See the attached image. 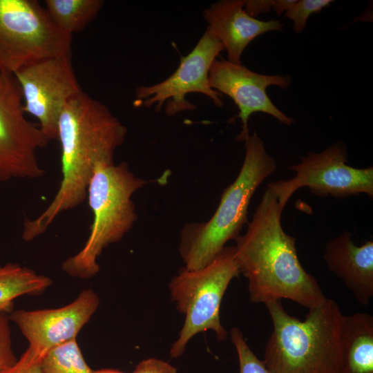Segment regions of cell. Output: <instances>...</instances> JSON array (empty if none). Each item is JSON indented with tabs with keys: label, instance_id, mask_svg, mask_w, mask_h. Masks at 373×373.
<instances>
[{
	"label": "cell",
	"instance_id": "obj_1",
	"mask_svg": "<svg viewBox=\"0 0 373 373\" xmlns=\"http://www.w3.org/2000/svg\"><path fill=\"white\" fill-rule=\"evenodd\" d=\"M126 127L108 106L83 91L68 101L57 122L61 146V180L48 206L35 218L25 219L22 238L31 241L44 233L63 211L86 198L95 166L113 163L125 139Z\"/></svg>",
	"mask_w": 373,
	"mask_h": 373
},
{
	"label": "cell",
	"instance_id": "obj_2",
	"mask_svg": "<svg viewBox=\"0 0 373 373\" xmlns=\"http://www.w3.org/2000/svg\"><path fill=\"white\" fill-rule=\"evenodd\" d=\"M285 206L271 183L267 185L246 232L235 240L234 259L248 280L254 303L289 299L308 309L326 300L316 278L299 261L296 240L285 232Z\"/></svg>",
	"mask_w": 373,
	"mask_h": 373
},
{
	"label": "cell",
	"instance_id": "obj_3",
	"mask_svg": "<svg viewBox=\"0 0 373 373\" xmlns=\"http://www.w3.org/2000/svg\"><path fill=\"white\" fill-rule=\"evenodd\" d=\"M273 324L262 360L271 373H341L343 315L327 298L303 321L289 315L281 300L265 303Z\"/></svg>",
	"mask_w": 373,
	"mask_h": 373
},
{
	"label": "cell",
	"instance_id": "obj_4",
	"mask_svg": "<svg viewBox=\"0 0 373 373\" xmlns=\"http://www.w3.org/2000/svg\"><path fill=\"white\" fill-rule=\"evenodd\" d=\"M245 156L241 169L222 193L213 216L205 222L187 224L182 229L180 254L190 270L209 265L230 240H235L247 223L248 207L257 188L276 168L256 132L245 140Z\"/></svg>",
	"mask_w": 373,
	"mask_h": 373
},
{
	"label": "cell",
	"instance_id": "obj_5",
	"mask_svg": "<svg viewBox=\"0 0 373 373\" xmlns=\"http://www.w3.org/2000/svg\"><path fill=\"white\" fill-rule=\"evenodd\" d=\"M146 183L126 162H99L95 166L86 195L93 215L90 233L82 249L62 263L64 272L80 278L98 273L97 260L103 249L119 241L137 220L132 196Z\"/></svg>",
	"mask_w": 373,
	"mask_h": 373
},
{
	"label": "cell",
	"instance_id": "obj_6",
	"mask_svg": "<svg viewBox=\"0 0 373 373\" xmlns=\"http://www.w3.org/2000/svg\"><path fill=\"white\" fill-rule=\"evenodd\" d=\"M240 274L234 259V247H224L204 267H185L171 280L169 289L177 309L185 316L178 339L170 350L172 358L181 356L191 338L207 330L224 341L227 332L220 322V309L229 283Z\"/></svg>",
	"mask_w": 373,
	"mask_h": 373
},
{
	"label": "cell",
	"instance_id": "obj_7",
	"mask_svg": "<svg viewBox=\"0 0 373 373\" xmlns=\"http://www.w3.org/2000/svg\"><path fill=\"white\" fill-rule=\"evenodd\" d=\"M71 35L35 0H0V72L14 75L35 61L70 54Z\"/></svg>",
	"mask_w": 373,
	"mask_h": 373
},
{
	"label": "cell",
	"instance_id": "obj_8",
	"mask_svg": "<svg viewBox=\"0 0 373 373\" xmlns=\"http://www.w3.org/2000/svg\"><path fill=\"white\" fill-rule=\"evenodd\" d=\"M48 142L38 124L25 117L14 75L0 72V183L42 177L36 153Z\"/></svg>",
	"mask_w": 373,
	"mask_h": 373
},
{
	"label": "cell",
	"instance_id": "obj_9",
	"mask_svg": "<svg viewBox=\"0 0 373 373\" xmlns=\"http://www.w3.org/2000/svg\"><path fill=\"white\" fill-rule=\"evenodd\" d=\"M343 142H336L320 153L309 152L300 162L289 166L296 175L288 180L271 182L279 200L285 206L291 195L307 187L318 197L342 198L361 193L373 197V168L349 166Z\"/></svg>",
	"mask_w": 373,
	"mask_h": 373
},
{
	"label": "cell",
	"instance_id": "obj_10",
	"mask_svg": "<svg viewBox=\"0 0 373 373\" xmlns=\"http://www.w3.org/2000/svg\"><path fill=\"white\" fill-rule=\"evenodd\" d=\"M223 50L221 43L205 30L194 48L180 57L178 68L167 79L156 84L137 87L134 104L146 108L155 106L156 111L164 105L165 113L171 117L195 110L197 106L186 97L189 93H198L209 97L217 107H222V95L210 87L209 72Z\"/></svg>",
	"mask_w": 373,
	"mask_h": 373
},
{
	"label": "cell",
	"instance_id": "obj_11",
	"mask_svg": "<svg viewBox=\"0 0 373 373\" xmlns=\"http://www.w3.org/2000/svg\"><path fill=\"white\" fill-rule=\"evenodd\" d=\"M13 75L21 88L24 113L38 120L48 142L57 140V122L63 108L69 99L82 92L70 54L35 61Z\"/></svg>",
	"mask_w": 373,
	"mask_h": 373
},
{
	"label": "cell",
	"instance_id": "obj_12",
	"mask_svg": "<svg viewBox=\"0 0 373 373\" xmlns=\"http://www.w3.org/2000/svg\"><path fill=\"white\" fill-rule=\"evenodd\" d=\"M209 83L212 89L229 96L238 106V117L242 122V131L237 137L239 141L244 142L249 135L248 121L254 113L268 114L287 126L294 123L292 118L273 104L267 93V88L270 86L282 89L288 88L290 79L287 76L259 74L242 64L216 58L209 72Z\"/></svg>",
	"mask_w": 373,
	"mask_h": 373
},
{
	"label": "cell",
	"instance_id": "obj_13",
	"mask_svg": "<svg viewBox=\"0 0 373 373\" xmlns=\"http://www.w3.org/2000/svg\"><path fill=\"white\" fill-rule=\"evenodd\" d=\"M99 305L97 294L92 289H86L62 307L18 309L10 312L9 318L28 341V348L43 358L54 347L76 338Z\"/></svg>",
	"mask_w": 373,
	"mask_h": 373
},
{
	"label": "cell",
	"instance_id": "obj_14",
	"mask_svg": "<svg viewBox=\"0 0 373 373\" xmlns=\"http://www.w3.org/2000/svg\"><path fill=\"white\" fill-rule=\"evenodd\" d=\"M245 0H222L203 11L208 26L206 30L218 40L227 52V60L241 64L246 47L255 38L269 31H281L284 24L278 20L261 21L247 13Z\"/></svg>",
	"mask_w": 373,
	"mask_h": 373
},
{
	"label": "cell",
	"instance_id": "obj_15",
	"mask_svg": "<svg viewBox=\"0 0 373 373\" xmlns=\"http://www.w3.org/2000/svg\"><path fill=\"white\" fill-rule=\"evenodd\" d=\"M323 258L329 270L344 283L357 301L368 305L373 297V242L357 246L351 233L345 231L327 242Z\"/></svg>",
	"mask_w": 373,
	"mask_h": 373
},
{
	"label": "cell",
	"instance_id": "obj_16",
	"mask_svg": "<svg viewBox=\"0 0 373 373\" xmlns=\"http://www.w3.org/2000/svg\"><path fill=\"white\" fill-rule=\"evenodd\" d=\"M341 373H373V316L343 315L341 330Z\"/></svg>",
	"mask_w": 373,
	"mask_h": 373
},
{
	"label": "cell",
	"instance_id": "obj_17",
	"mask_svg": "<svg viewBox=\"0 0 373 373\" xmlns=\"http://www.w3.org/2000/svg\"><path fill=\"white\" fill-rule=\"evenodd\" d=\"M52 280L17 263H0V312L10 313L13 301L23 295L44 292Z\"/></svg>",
	"mask_w": 373,
	"mask_h": 373
},
{
	"label": "cell",
	"instance_id": "obj_18",
	"mask_svg": "<svg viewBox=\"0 0 373 373\" xmlns=\"http://www.w3.org/2000/svg\"><path fill=\"white\" fill-rule=\"evenodd\" d=\"M45 9L54 23L73 36L83 30L98 15L102 0H46Z\"/></svg>",
	"mask_w": 373,
	"mask_h": 373
},
{
	"label": "cell",
	"instance_id": "obj_19",
	"mask_svg": "<svg viewBox=\"0 0 373 373\" xmlns=\"http://www.w3.org/2000/svg\"><path fill=\"white\" fill-rule=\"evenodd\" d=\"M76 338L50 350L41 359V373H92Z\"/></svg>",
	"mask_w": 373,
	"mask_h": 373
},
{
	"label": "cell",
	"instance_id": "obj_20",
	"mask_svg": "<svg viewBox=\"0 0 373 373\" xmlns=\"http://www.w3.org/2000/svg\"><path fill=\"white\" fill-rule=\"evenodd\" d=\"M230 336L238 356L240 373H271L250 349L238 327L231 329Z\"/></svg>",
	"mask_w": 373,
	"mask_h": 373
},
{
	"label": "cell",
	"instance_id": "obj_21",
	"mask_svg": "<svg viewBox=\"0 0 373 373\" xmlns=\"http://www.w3.org/2000/svg\"><path fill=\"white\" fill-rule=\"evenodd\" d=\"M332 2L331 0H296L285 12V17L293 21L295 32L300 33L305 30L310 15L321 12Z\"/></svg>",
	"mask_w": 373,
	"mask_h": 373
},
{
	"label": "cell",
	"instance_id": "obj_22",
	"mask_svg": "<svg viewBox=\"0 0 373 373\" xmlns=\"http://www.w3.org/2000/svg\"><path fill=\"white\" fill-rule=\"evenodd\" d=\"M8 312H0V371L17 360L12 350L10 318Z\"/></svg>",
	"mask_w": 373,
	"mask_h": 373
},
{
	"label": "cell",
	"instance_id": "obj_23",
	"mask_svg": "<svg viewBox=\"0 0 373 373\" xmlns=\"http://www.w3.org/2000/svg\"><path fill=\"white\" fill-rule=\"evenodd\" d=\"M41 359L28 347L13 365L0 371V373H41Z\"/></svg>",
	"mask_w": 373,
	"mask_h": 373
},
{
	"label": "cell",
	"instance_id": "obj_24",
	"mask_svg": "<svg viewBox=\"0 0 373 373\" xmlns=\"http://www.w3.org/2000/svg\"><path fill=\"white\" fill-rule=\"evenodd\" d=\"M132 373H177V369L163 360L149 358L140 361Z\"/></svg>",
	"mask_w": 373,
	"mask_h": 373
},
{
	"label": "cell",
	"instance_id": "obj_25",
	"mask_svg": "<svg viewBox=\"0 0 373 373\" xmlns=\"http://www.w3.org/2000/svg\"><path fill=\"white\" fill-rule=\"evenodd\" d=\"M274 0H245L244 9L250 16L256 18L258 15L273 10Z\"/></svg>",
	"mask_w": 373,
	"mask_h": 373
},
{
	"label": "cell",
	"instance_id": "obj_26",
	"mask_svg": "<svg viewBox=\"0 0 373 373\" xmlns=\"http://www.w3.org/2000/svg\"><path fill=\"white\" fill-rule=\"evenodd\" d=\"M296 0H274V8L278 15H280L282 12H286L289 10Z\"/></svg>",
	"mask_w": 373,
	"mask_h": 373
},
{
	"label": "cell",
	"instance_id": "obj_27",
	"mask_svg": "<svg viewBox=\"0 0 373 373\" xmlns=\"http://www.w3.org/2000/svg\"><path fill=\"white\" fill-rule=\"evenodd\" d=\"M92 373H126L119 370L113 369H101L97 370H93Z\"/></svg>",
	"mask_w": 373,
	"mask_h": 373
}]
</instances>
